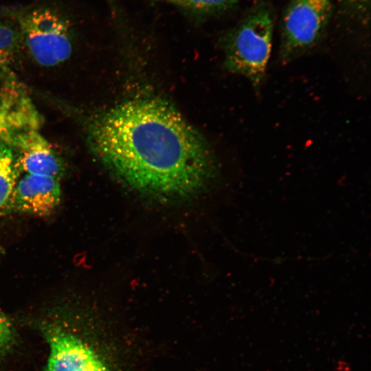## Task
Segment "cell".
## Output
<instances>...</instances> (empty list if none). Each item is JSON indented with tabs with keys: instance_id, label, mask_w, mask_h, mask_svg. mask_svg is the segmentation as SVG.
Here are the masks:
<instances>
[{
	"instance_id": "obj_9",
	"label": "cell",
	"mask_w": 371,
	"mask_h": 371,
	"mask_svg": "<svg viewBox=\"0 0 371 371\" xmlns=\"http://www.w3.org/2000/svg\"><path fill=\"white\" fill-rule=\"evenodd\" d=\"M17 177L14 152L10 146L0 141V217L10 212Z\"/></svg>"
},
{
	"instance_id": "obj_7",
	"label": "cell",
	"mask_w": 371,
	"mask_h": 371,
	"mask_svg": "<svg viewBox=\"0 0 371 371\" xmlns=\"http://www.w3.org/2000/svg\"><path fill=\"white\" fill-rule=\"evenodd\" d=\"M5 144L12 147L18 176L42 175L60 179L65 173L62 158L38 131L30 129L19 133Z\"/></svg>"
},
{
	"instance_id": "obj_3",
	"label": "cell",
	"mask_w": 371,
	"mask_h": 371,
	"mask_svg": "<svg viewBox=\"0 0 371 371\" xmlns=\"http://www.w3.org/2000/svg\"><path fill=\"white\" fill-rule=\"evenodd\" d=\"M273 32L271 10L261 4L252 9L224 40L226 68L247 78L257 91L265 78Z\"/></svg>"
},
{
	"instance_id": "obj_12",
	"label": "cell",
	"mask_w": 371,
	"mask_h": 371,
	"mask_svg": "<svg viewBox=\"0 0 371 371\" xmlns=\"http://www.w3.org/2000/svg\"><path fill=\"white\" fill-rule=\"evenodd\" d=\"M240 1L241 0H171L170 2L190 10L208 13L228 8Z\"/></svg>"
},
{
	"instance_id": "obj_13",
	"label": "cell",
	"mask_w": 371,
	"mask_h": 371,
	"mask_svg": "<svg viewBox=\"0 0 371 371\" xmlns=\"http://www.w3.org/2000/svg\"><path fill=\"white\" fill-rule=\"evenodd\" d=\"M339 1L349 10L364 14L370 6V0H339Z\"/></svg>"
},
{
	"instance_id": "obj_14",
	"label": "cell",
	"mask_w": 371,
	"mask_h": 371,
	"mask_svg": "<svg viewBox=\"0 0 371 371\" xmlns=\"http://www.w3.org/2000/svg\"><path fill=\"white\" fill-rule=\"evenodd\" d=\"M166 1H170L171 0H166Z\"/></svg>"
},
{
	"instance_id": "obj_2",
	"label": "cell",
	"mask_w": 371,
	"mask_h": 371,
	"mask_svg": "<svg viewBox=\"0 0 371 371\" xmlns=\"http://www.w3.org/2000/svg\"><path fill=\"white\" fill-rule=\"evenodd\" d=\"M0 13L16 22L23 47L37 63L52 67L71 56L74 24L62 9L49 5L8 6Z\"/></svg>"
},
{
	"instance_id": "obj_4",
	"label": "cell",
	"mask_w": 371,
	"mask_h": 371,
	"mask_svg": "<svg viewBox=\"0 0 371 371\" xmlns=\"http://www.w3.org/2000/svg\"><path fill=\"white\" fill-rule=\"evenodd\" d=\"M52 311L38 322L49 348L45 371H115L91 342L69 328L68 308Z\"/></svg>"
},
{
	"instance_id": "obj_10",
	"label": "cell",
	"mask_w": 371,
	"mask_h": 371,
	"mask_svg": "<svg viewBox=\"0 0 371 371\" xmlns=\"http://www.w3.org/2000/svg\"><path fill=\"white\" fill-rule=\"evenodd\" d=\"M23 47L21 34L16 22L0 13V67H8Z\"/></svg>"
},
{
	"instance_id": "obj_5",
	"label": "cell",
	"mask_w": 371,
	"mask_h": 371,
	"mask_svg": "<svg viewBox=\"0 0 371 371\" xmlns=\"http://www.w3.org/2000/svg\"><path fill=\"white\" fill-rule=\"evenodd\" d=\"M334 0H290L280 24L279 57L288 63L310 52L323 37Z\"/></svg>"
},
{
	"instance_id": "obj_6",
	"label": "cell",
	"mask_w": 371,
	"mask_h": 371,
	"mask_svg": "<svg viewBox=\"0 0 371 371\" xmlns=\"http://www.w3.org/2000/svg\"><path fill=\"white\" fill-rule=\"evenodd\" d=\"M41 117L8 67H0V141L32 128H38Z\"/></svg>"
},
{
	"instance_id": "obj_11",
	"label": "cell",
	"mask_w": 371,
	"mask_h": 371,
	"mask_svg": "<svg viewBox=\"0 0 371 371\" xmlns=\"http://www.w3.org/2000/svg\"><path fill=\"white\" fill-rule=\"evenodd\" d=\"M16 341L17 335L12 322L0 308V361L12 352Z\"/></svg>"
},
{
	"instance_id": "obj_1",
	"label": "cell",
	"mask_w": 371,
	"mask_h": 371,
	"mask_svg": "<svg viewBox=\"0 0 371 371\" xmlns=\"http://www.w3.org/2000/svg\"><path fill=\"white\" fill-rule=\"evenodd\" d=\"M88 142L100 161L126 186L164 202L199 194L215 161L204 139L168 103L134 100L96 115Z\"/></svg>"
},
{
	"instance_id": "obj_8",
	"label": "cell",
	"mask_w": 371,
	"mask_h": 371,
	"mask_svg": "<svg viewBox=\"0 0 371 371\" xmlns=\"http://www.w3.org/2000/svg\"><path fill=\"white\" fill-rule=\"evenodd\" d=\"M61 200L60 179L53 177L22 174L16 179L10 204V212L37 216L50 215Z\"/></svg>"
}]
</instances>
